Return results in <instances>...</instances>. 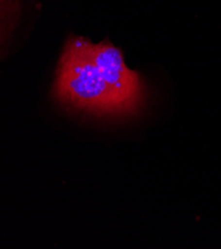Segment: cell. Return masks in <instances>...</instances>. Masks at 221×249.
Instances as JSON below:
<instances>
[{"label":"cell","instance_id":"cell-1","mask_svg":"<svg viewBox=\"0 0 221 249\" xmlns=\"http://www.w3.org/2000/svg\"><path fill=\"white\" fill-rule=\"evenodd\" d=\"M144 91L139 73L110 42L71 37L66 43L53 87L62 105L96 116L126 117L140 110Z\"/></svg>","mask_w":221,"mask_h":249}]
</instances>
